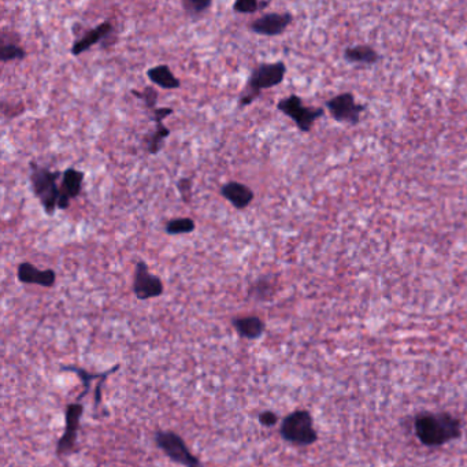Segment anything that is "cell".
Wrapping results in <instances>:
<instances>
[{
  "label": "cell",
  "instance_id": "25",
  "mask_svg": "<svg viewBox=\"0 0 467 467\" xmlns=\"http://www.w3.org/2000/svg\"><path fill=\"white\" fill-rule=\"evenodd\" d=\"M133 95H136L137 98L142 99L146 104L149 111L155 110L156 108V104H158V91L154 88V87H146V89L143 92H137V91H133Z\"/></svg>",
  "mask_w": 467,
  "mask_h": 467
},
{
  "label": "cell",
  "instance_id": "10",
  "mask_svg": "<svg viewBox=\"0 0 467 467\" xmlns=\"http://www.w3.org/2000/svg\"><path fill=\"white\" fill-rule=\"evenodd\" d=\"M294 23V15L288 11L285 13H268L254 20L249 24V30L259 36L274 37L282 35L289 25Z\"/></svg>",
  "mask_w": 467,
  "mask_h": 467
},
{
  "label": "cell",
  "instance_id": "20",
  "mask_svg": "<svg viewBox=\"0 0 467 467\" xmlns=\"http://www.w3.org/2000/svg\"><path fill=\"white\" fill-rule=\"evenodd\" d=\"M274 294V284L269 277H261L254 281L248 289V296L258 301H268Z\"/></svg>",
  "mask_w": 467,
  "mask_h": 467
},
{
  "label": "cell",
  "instance_id": "22",
  "mask_svg": "<svg viewBox=\"0 0 467 467\" xmlns=\"http://www.w3.org/2000/svg\"><path fill=\"white\" fill-rule=\"evenodd\" d=\"M120 369V366L117 365V366H114L113 369L111 370H107L106 373H103V374H91V373H88L87 370H82L80 369V368H74V366H66V368H62V370H66V371H73V373H75V374H78L80 375V378H81V381H82V384H84V392L82 394H80L75 400L78 401V400H81L84 396H85V394L88 392V390L91 388V381L92 380H96V378H104V377H107L108 374H113V373H116L117 370Z\"/></svg>",
  "mask_w": 467,
  "mask_h": 467
},
{
  "label": "cell",
  "instance_id": "2",
  "mask_svg": "<svg viewBox=\"0 0 467 467\" xmlns=\"http://www.w3.org/2000/svg\"><path fill=\"white\" fill-rule=\"evenodd\" d=\"M287 65L281 61L278 62H263L259 63L248 77L246 87L237 100V107L246 108L252 104L265 89H270L285 80Z\"/></svg>",
  "mask_w": 467,
  "mask_h": 467
},
{
  "label": "cell",
  "instance_id": "24",
  "mask_svg": "<svg viewBox=\"0 0 467 467\" xmlns=\"http://www.w3.org/2000/svg\"><path fill=\"white\" fill-rule=\"evenodd\" d=\"M271 1H258V0H237L233 3V11L237 14H255L256 11L266 10L270 7Z\"/></svg>",
  "mask_w": 467,
  "mask_h": 467
},
{
  "label": "cell",
  "instance_id": "21",
  "mask_svg": "<svg viewBox=\"0 0 467 467\" xmlns=\"http://www.w3.org/2000/svg\"><path fill=\"white\" fill-rule=\"evenodd\" d=\"M197 229V223L192 218L188 217H180L173 218L166 222L165 225V233L169 236H180V235H188L192 233Z\"/></svg>",
  "mask_w": 467,
  "mask_h": 467
},
{
  "label": "cell",
  "instance_id": "9",
  "mask_svg": "<svg viewBox=\"0 0 467 467\" xmlns=\"http://www.w3.org/2000/svg\"><path fill=\"white\" fill-rule=\"evenodd\" d=\"M84 413V406L80 401H74L68 404L65 419V433L58 440L56 444V455L58 456H68L75 451V444L78 439V430H80V421Z\"/></svg>",
  "mask_w": 467,
  "mask_h": 467
},
{
  "label": "cell",
  "instance_id": "7",
  "mask_svg": "<svg viewBox=\"0 0 467 467\" xmlns=\"http://www.w3.org/2000/svg\"><path fill=\"white\" fill-rule=\"evenodd\" d=\"M325 106L335 121L351 126L361 123V117L366 110V106L358 103L351 92H343L329 99Z\"/></svg>",
  "mask_w": 467,
  "mask_h": 467
},
{
  "label": "cell",
  "instance_id": "14",
  "mask_svg": "<svg viewBox=\"0 0 467 467\" xmlns=\"http://www.w3.org/2000/svg\"><path fill=\"white\" fill-rule=\"evenodd\" d=\"M222 197H225L236 210H244L247 208L254 197L255 194L254 191L243 182L239 181H228L225 182L220 189Z\"/></svg>",
  "mask_w": 467,
  "mask_h": 467
},
{
  "label": "cell",
  "instance_id": "6",
  "mask_svg": "<svg viewBox=\"0 0 467 467\" xmlns=\"http://www.w3.org/2000/svg\"><path fill=\"white\" fill-rule=\"evenodd\" d=\"M277 110L291 118L297 129L303 133H309L313 129L316 121L325 114V110L322 107L306 106L301 98L295 94L281 99L277 103Z\"/></svg>",
  "mask_w": 467,
  "mask_h": 467
},
{
  "label": "cell",
  "instance_id": "15",
  "mask_svg": "<svg viewBox=\"0 0 467 467\" xmlns=\"http://www.w3.org/2000/svg\"><path fill=\"white\" fill-rule=\"evenodd\" d=\"M232 325L237 335L246 340H258L266 330V323L258 316L236 317L232 320Z\"/></svg>",
  "mask_w": 467,
  "mask_h": 467
},
{
  "label": "cell",
  "instance_id": "27",
  "mask_svg": "<svg viewBox=\"0 0 467 467\" xmlns=\"http://www.w3.org/2000/svg\"><path fill=\"white\" fill-rule=\"evenodd\" d=\"M258 421L262 426H266V428H273L278 423V416L275 413H273L270 410H266V411H262L259 413L258 416Z\"/></svg>",
  "mask_w": 467,
  "mask_h": 467
},
{
  "label": "cell",
  "instance_id": "16",
  "mask_svg": "<svg viewBox=\"0 0 467 467\" xmlns=\"http://www.w3.org/2000/svg\"><path fill=\"white\" fill-rule=\"evenodd\" d=\"M15 32H6L3 30L0 39V61L3 63L13 62V61H24L26 58V51L20 46V39L13 40Z\"/></svg>",
  "mask_w": 467,
  "mask_h": 467
},
{
  "label": "cell",
  "instance_id": "5",
  "mask_svg": "<svg viewBox=\"0 0 467 467\" xmlns=\"http://www.w3.org/2000/svg\"><path fill=\"white\" fill-rule=\"evenodd\" d=\"M156 447L177 465L184 467H203L180 435L172 430H158L154 436Z\"/></svg>",
  "mask_w": 467,
  "mask_h": 467
},
{
  "label": "cell",
  "instance_id": "11",
  "mask_svg": "<svg viewBox=\"0 0 467 467\" xmlns=\"http://www.w3.org/2000/svg\"><path fill=\"white\" fill-rule=\"evenodd\" d=\"M116 36V29L114 25L107 20L104 23L87 30L80 39L74 40L73 46H72V55L73 56H78L81 54H84L85 51L92 49L94 46H96L99 43L101 44H107L110 37Z\"/></svg>",
  "mask_w": 467,
  "mask_h": 467
},
{
  "label": "cell",
  "instance_id": "19",
  "mask_svg": "<svg viewBox=\"0 0 467 467\" xmlns=\"http://www.w3.org/2000/svg\"><path fill=\"white\" fill-rule=\"evenodd\" d=\"M170 129L163 123V121H156L155 129L151 130L147 136H144V146L151 155H158L165 146V140L170 136Z\"/></svg>",
  "mask_w": 467,
  "mask_h": 467
},
{
  "label": "cell",
  "instance_id": "4",
  "mask_svg": "<svg viewBox=\"0 0 467 467\" xmlns=\"http://www.w3.org/2000/svg\"><path fill=\"white\" fill-rule=\"evenodd\" d=\"M280 435L287 443L307 447L318 440L314 419L307 410H296L281 422Z\"/></svg>",
  "mask_w": 467,
  "mask_h": 467
},
{
  "label": "cell",
  "instance_id": "18",
  "mask_svg": "<svg viewBox=\"0 0 467 467\" xmlns=\"http://www.w3.org/2000/svg\"><path fill=\"white\" fill-rule=\"evenodd\" d=\"M344 59L354 65H375L380 61V54L368 44H358L347 47L343 52Z\"/></svg>",
  "mask_w": 467,
  "mask_h": 467
},
{
  "label": "cell",
  "instance_id": "23",
  "mask_svg": "<svg viewBox=\"0 0 467 467\" xmlns=\"http://www.w3.org/2000/svg\"><path fill=\"white\" fill-rule=\"evenodd\" d=\"M211 0H181V7L184 13L194 20L204 15L211 8Z\"/></svg>",
  "mask_w": 467,
  "mask_h": 467
},
{
  "label": "cell",
  "instance_id": "12",
  "mask_svg": "<svg viewBox=\"0 0 467 467\" xmlns=\"http://www.w3.org/2000/svg\"><path fill=\"white\" fill-rule=\"evenodd\" d=\"M84 180H85V173L77 170L74 168H69L65 172H62L58 210H68L70 207L72 200L80 197Z\"/></svg>",
  "mask_w": 467,
  "mask_h": 467
},
{
  "label": "cell",
  "instance_id": "26",
  "mask_svg": "<svg viewBox=\"0 0 467 467\" xmlns=\"http://www.w3.org/2000/svg\"><path fill=\"white\" fill-rule=\"evenodd\" d=\"M177 189L180 192V195L182 197V200L185 203L191 201L192 197V178L189 177H182L177 181Z\"/></svg>",
  "mask_w": 467,
  "mask_h": 467
},
{
  "label": "cell",
  "instance_id": "13",
  "mask_svg": "<svg viewBox=\"0 0 467 467\" xmlns=\"http://www.w3.org/2000/svg\"><path fill=\"white\" fill-rule=\"evenodd\" d=\"M17 278L21 284H33L44 288H52L56 282V273L52 269L40 270L30 262H21L17 269Z\"/></svg>",
  "mask_w": 467,
  "mask_h": 467
},
{
  "label": "cell",
  "instance_id": "8",
  "mask_svg": "<svg viewBox=\"0 0 467 467\" xmlns=\"http://www.w3.org/2000/svg\"><path fill=\"white\" fill-rule=\"evenodd\" d=\"M132 291L139 300H149L163 295L165 285L158 275L151 274L144 261H137L133 273Z\"/></svg>",
  "mask_w": 467,
  "mask_h": 467
},
{
  "label": "cell",
  "instance_id": "1",
  "mask_svg": "<svg viewBox=\"0 0 467 467\" xmlns=\"http://www.w3.org/2000/svg\"><path fill=\"white\" fill-rule=\"evenodd\" d=\"M416 436L425 447H442L462 436L461 419L449 413H422L414 421Z\"/></svg>",
  "mask_w": 467,
  "mask_h": 467
},
{
  "label": "cell",
  "instance_id": "3",
  "mask_svg": "<svg viewBox=\"0 0 467 467\" xmlns=\"http://www.w3.org/2000/svg\"><path fill=\"white\" fill-rule=\"evenodd\" d=\"M30 184L35 197L39 199L44 213L47 216H54L58 210L59 200V187L58 180L62 178V173L52 172L49 168L40 166L37 162H30Z\"/></svg>",
  "mask_w": 467,
  "mask_h": 467
},
{
  "label": "cell",
  "instance_id": "17",
  "mask_svg": "<svg viewBox=\"0 0 467 467\" xmlns=\"http://www.w3.org/2000/svg\"><path fill=\"white\" fill-rule=\"evenodd\" d=\"M147 77L154 85L168 91L178 89L181 87V81L174 75L168 65H158L148 69Z\"/></svg>",
  "mask_w": 467,
  "mask_h": 467
},
{
  "label": "cell",
  "instance_id": "28",
  "mask_svg": "<svg viewBox=\"0 0 467 467\" xmlns=\"http://www.w3.org/2000/svg\"><path fill=\"white\" fill-rule=\"evenodd\" d=\"M151 113H152L154 123H156V121H165L168 117L172 116L174 110H173L172 107H156Z\"/></svg>",
  "mask_w": 467,
  "mask_h": 467
}]
</instances>
